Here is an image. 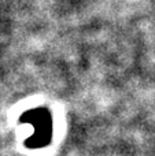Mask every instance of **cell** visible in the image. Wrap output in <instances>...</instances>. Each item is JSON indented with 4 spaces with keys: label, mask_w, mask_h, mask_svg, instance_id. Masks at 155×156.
Listing matches in <instances>:
<instances>
[{
    "label": "cell",
    "mask_w": 155,
    "mask_h": 156,
    "mask_svg": "<svg viewBox=\"0 0 155 156\" xmlns=\"http://www.w3.org/2000/svg\"><path fill=\"white\" fill-rule=\"evenodd\" d=\"M21 122L30 123L34 127L33 136L26 141V145L30 148H40L49 143L52 136V116L48 108L37 107L26 111L21 115Z\"/></svg>",
    "instance_id": "6da1fadb"
}]
</instances>
